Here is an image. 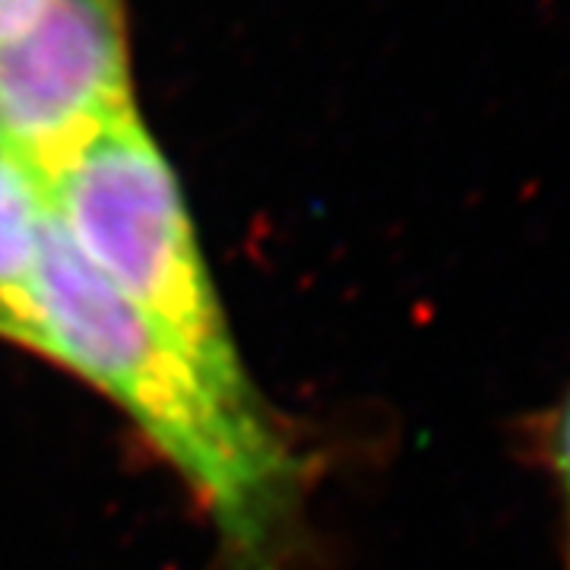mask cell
Masks as SVG:
<instances>
[{"instance_id":"1","label":"cell","mask_w":570,"mask_h":570,"mask_svg":"<svg viewBox=\"0 0 570 570\" xmlns=\"http://www.w3.org/2000/svg\"><path fill=\"white\" fill-rule=\"evenodd\" d=\"M41 355L121 406L197 491L228 549L269 570L302 489V463L257 393L219 387L121 298L51 216L39 273Z\"/></svg>"},{"instance_id":"2","label":"cell","mask_w":570,"mask_h":570,"mask_svg":"<svg viewBox=\"0 0 570 570\" xmlns=\"http://www.w3.org/2000/svg\"><path fill=\"white\" fill-rule=\"evenodd\" d=\"M70 245L121 298L232 393H254L178 181L137 111L45 184Z\"/></svg>"},{"instance_id":"3","label":"cell","mask_w":570,"mask_h":570,"mask_svg":"<svg viewBox=\"0 0 570 570\" xmlns=\"http://www.w3.org/2000/svg\"><path fill=\"white\" fill-rule=\"evenodd\" d=\"M130 111L118 0H48L0 41V140L41 184Z\"/></svg>"},{"instance_id":"4","label":"cell","mask_w":570,"mask_h":570,"mask_svg":"<svg viewBox=\"0 0 570 570\" xmlns=\"http://www.w3.org/2000/svg\"><path fill=\"white\" fill-rule=\"evenodd\" d=\"M51 206L45 184L0 149V340L41 355L39 273Z\"/></svg>"},{"instance_id":"5","label":"cell","mask_w":570,"mask_h":570,"mask_svg":"<svg viewBox=\"0 0 570 570\" xmlns=\"http://www.w3.org/2000/svg\"><path fill=\"white\" fill-rule=\"evenodd\" d=\"M542 460L549 466L551 482L558 485L570 542V384L558 396V403H554L549 419H546V428H542Z\"/></svg>"},{"instance_id":"6","label":"cell","mask_w":570,"mask_h":570,"mask_svg":"<svg viewBox=\"0 0 570 570\" xmlns=\"http://www.w3.org/2000/svg\"><path fill=\"white\" fill-rule=\"evenodd\" d=\"M48 0H0V41L17 36L36 20Z\"/></svg>"},{"instance_id":"7","label":"cell","mask_w":570,"mask_h":570,"mask_svg":"<svg viewBox=\"0 0 570 570\" xmlns=\"http://www.w3.org/2000/svg\"><path fill=\"white\" fill-rule=\"evenodd\" d=\"M568 570H570V542H568Z\"/></svg>"},{"instance_id":"8","label":"cell","mask_w":570,"mask_h":570,"mask_svg":"<svg viewBox=\"0 0 570 570\" xmlns=\"http://www.w3.org/2000/svg\"><path fill=\"white\" fill-rule=\"evenodd\" d=\"M0 149H3V140H0Z\"/></svg>"}]
</instances>
